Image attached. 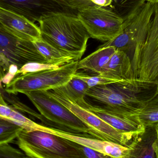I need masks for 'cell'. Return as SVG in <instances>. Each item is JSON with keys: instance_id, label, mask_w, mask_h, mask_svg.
<instances>
[{"instance_id": "1", "label": "cell", "mask_w": 158, "mask_h": 158, "mask_svg": "<svg viewBox=\"0 0 158 158\" xmlns=\"http://www.w3.org/2000/svg\"><path fill=\"white\" fill-rule=\"evenodd\" d=\"M158 94V81L135 79L91 87L85 96L118 113L132 116Z\"/></svg>"}, {"instance_id": "2", "label": "cell", "mask_w": 158, "mask_h": 158, "mask_svg": "<svg viewBox=\"0 0 158 158\" xmlns=\"http://www.w3.org/2000/svg\"><path fill=\"white\" fill-rule=\"evenodd\" d=\"M42 39L80 60L90 36L77 15L56 13L39 21Z\"/></svg>"}, {"instance_id": "3", "label": "cell", "mask_w": 158, "mask_h": 158, "mask_svg": "<svg viewBox=\"0 0 158 158\" xmlns=\"http://www.w3.org/2000/svg\"><path fill=\"white\" fill-rule=\"evenodd\" d=\"M16 139V144L27 157L84 158L74 142L46 132L23 129Z\"/></svg>"}, {"instance_id": "4", "label": "cell", "mask_w": 158, "mask_h": 158, "mask_svg": "<svg viewBox=\"0 0 158 158\" xmlns=\"http://www.w3.org/2000/svg\"><path fill=\"white\" fill-rule=\"evenodd\" d=\"M24 94L44 118L46 124L68 132L94 138L90 135L88 127L67 108L52 97L48 91H31Z\"/></svg>"}, {"instance_id": "5", "label": "cell", "mask_w": 158, "mask_h": 158, "mask_svg": "<svg viewBox=\"0 0 158 158\" xmlns=\"http://www.w3.org/2000/svg\"><path fill=\"white\" fill-rule=\"evenodd\" d=\"M78 62H69L57 69L16 75L6 85L5 91L17 95L31 91H49L63 86L78 71Z\"/></svg>"}, {"instance_id": "6", "label": "cell", "mask_w": 158, "mask_h": 158, "mask_svg": "<svg viewBox=\"0 0 158 158\" xmlns=\"http://www.w3.org/2000/svg\"><path fill=\"white\" fill-rule=\"evenodd\" d=\"M49 94L67 108L88 127L94 138L109 141L128 147L134 136L123 133L111 127L98 116L71 100L62 86L48 91Z\"/></svg>"}, {"instance_id": "7", "label": "cell", "mask_w": 158, "mask_h": 158, "mask_svg": "<svg viewBox=\"0 0 158 158\" xmlns=\"http://www.w3.org/2000/svg\"><path fill=\"white\" fill-rule=\"evenodd\" d=\"M155 2H146L131 17L123 21L121 32L98 47L114 46L132 57L135 50L143 43L150 26Z\"/></svg>"}, {"instance_id": "8", "label": "cell", "mask_w": 158, "mask_h": 158, "mask_svg": "<svg viewBox=\"0 0 158 158\" xmlns=\"http://www.w3.org/2000/svg\"><path fill=\"white\" fill-rule=\"evenodd\" d=\"M135 79L158 81V2L143 43L135 50L131 59Z\"/></svg>"}, {"instance_id": "9", "label": "cell", "mask_w": 158, "mask_h": 158, "mask_svg": "<svg viewBox=\"0 0 158 158\" xmlns=\"http://www.w3.org/2000/svg\"><path fill=\"white\" fill-rule=\"evenodd\" d=\"M29 62H47L32 41L19 38L0 23V70L5 74L12 64L20 69Z\"/></svg>"}, {"instance_id": "10", "label": "cell", "mask_w": 158, "mask_h": 158, "mask_svg": "<svg viewBox=\"0 0 158 158\" xmlns=\"http://www.w3.org/2000/svg\"><path fill=\"white\" fill-rule=\"evenodd\" d=\"M77 16L91 38L113 40L121 32L123 19L110 8L94 6L79 11Z\"/></svg>"}, {"instance_id": "11", "label": "cell", "mask_w": 158, "mask_h": 158, "mask_svg": "<svg viewBox=\"0 0 158 158\" xmlns=\"http://www.w3.org/2000/svg\"><path fill=\"white\" fill-rule=\"evenodd\" d=\"M0 7L22 16L33 23L54 13L73 14L53 0H0Z\"/></svg>"}, {"instance_id": "12", "label": "cell", "mask_w": 158, "mask_h": 158, "mask_svg": "<svg viewBox=\"0 0 158 158\" xmlns=\"http://www.w3.org/2000/svg\"><path fill=\"white\" fill-rule=\"evenodd\" d=\"M37 130L46 132L75 143L99 151L110 158H128L130 149L128 147L109 141L78 135L52 127L38 124Z\"/></svg>"}, {"instance_id": "13", "label": "cell", "mask_w": 158, "mask_h": 158, "mask_svg": "<svg viewBox=\"0 0 158 158\" xmlns=\"http://www.w3.org/2000/svg\"><path fill=\"white\" fill-rule=\"evenodd\" d=\"M81 106L98 116L116 130L134 137L144 130L145 127L133 116L118 113L106 106L94 105L85 101Z\"/></svg>"}, {"instance_id": "14", "label": "cell", "mask_w": 158, "mask_h": 158, "mask_svg": "<svg viewBox=\"0 0 158 158\" xmlns=\"http://www.w3.org/2000/svg\"><path fill=\"white\" fill-rule=\"evenodd\" d=\"M0 23L8 31L23 40L32 42L41 38L40 27L35 23L1 7Z\"/></svg>"}, {"instance_id": "15", "label": "cell", "mask_w": 158, "mask_h": 158, "mask_svg": "<svg viewBox=\"0 0 158 158\" xmlns=\"http://www.w3.org/2000/svg\"><path fill=\"white\" fill-rule=\"evenodd\" d=\"M128 147V158H158V137L156 125L147 126L135 136Z\"/></svg>"}, {"instance_id": "16", "label": "cell", "mask_w": 158, "mask_h": 158, "mask_svg": "<svg viewBox=\"0 0 158 158\" xmlns=\"http://www.w3.org/2000/svg\"><path fill=\"white\" fill-rule=\"evenodd\" d=\"M99 75L118 81L135 79L131 58L119 50H116Z\"/></svg>"}, {"instance_id": "17", "label": "cell", "mask_w": 158, "mask_h": 158, "mask_svg": "<svg viewBox=\"0 0 158 158\" xmlns=\"http://www.w3.org/2000/svg\"><path fill=\"white\" fill-rule=\"evenodd\" d=\"M116 50L114 46H112L98 47L96 51L78 61V70H82L92 72L95 75L100 74Z\"/></svg>"}, {"instance_id": "18", "label": "cell", "mask_w": 158, "mask_h": 158, "mask_svg": "<svg viewBox=\"0 0 158 158\" xmlns=\"http://www.w3.org/2000/svg\"><path fill=\"white\" fill-rule=\"evenodd\" d=\"M32 42L48 63H69L79 61L74 57L65 53L51 45L41 38L33 41Z\"/></svg>"}, {"instance_id": "19", "label": "cell", "mask_w": 158, "mask_h": 158, "mask_svg": "<svg viewBox=\"0 0 158 158\" xmlns=\"http://www.w3.org/2000/svg\"><path fill=\"white\" fill-rule=\"evenodd\" d=\"M144 127L158 123V94L152 98L138 113L132 115Z\"/></svg>"}, {"instance_id": "20", "label": "cell", "mask_w": 158, "mask_h": 158, "mask_svg": "<svg viewBox=\"0 0 158 158\" xmlns=\"http://www.w3.org/2000/svg\"><path fill=\"white\" fill-rule=\"evenodd\" d=\"M62 87L68 96L80 106L85 101V96L90 88L84 81L73 77Z\"/></svg>"}, {"instance_id": "21", "label": "cell", "mask_w": 158, "mask_h": 158, "mask_svg": "<svg viewBox=\"0 0 158 158\" xmlns=\"http://www.w3.org/2000/svg\"><path fill=\"white\" fill-rule=\"evenodd\" d=\"M111 9L123 21L134 15L145 3V0H111Z\"/></svg>"}, {"instance_id": "22", "label": "cell", "mask_w": 158, "mask_h": 158, "mask_svg": "<svg viewBox=\"0 0 158 158\" xmlns=\"http://www.w3.org/2000/svg\"><path fill=\"white\" fill-rule=\"evenodd\" d=\"M22 129L14 122L0 117V143H12Z\"/></svg>"}, {"instance_id": "23", "label": "cell", "mask_w": 158, "mask_h": 158, "mask_svg": "<svg viewBox=\"0 0 158 158\" xmlns=\"http://www.w3.org/2000/svg\"><path fill=\"white\" fill-rule=\"evenodd\" d=\"M0 92L2 94V96L6 102H8L11 104L12 107L16 110H20L24 113H26L34 117L38 118L41 121L44 123H45L46 121L44 117L41 114H39L35 110L31 109L26 105L24 103L21 102L20 99L16 96V95L14 94L9 93L6 92L3 89V87L0 88Z\"/></svg>"}, {"instance_id": "24", "label": "cell", "mask_w": 158, "mask_h": 158, "mask_svg": "<svg viewBox=\"0 0 158 158\" xmlns=\"http://www.w3.org/2000/svg\"><path fill=\"white\" fill-rule=\"evenodd\" d=\"M68 63H51L41 62H29L19 69L17 75H24L28 73L38 72L42 70H56Z\"/></svg>"}, {"instance_id": "25", "label": "cell", "mask_w": 158, "mask_h": 158, "mask_svg": "<svg viewBox=\"0 0 158 158\" xmlns=\"http://www.w3.org/2000/svg\"><path fill=\"white\" fill-rule=\"evenodd\" d=\"M73 77L81 79L87 83L90 88L98 85L111 84L121 81L114 79L107 78L99 74L92 76L85 73L77 72V71L73 75Z\"/></svg>"}, {"instance_id": "26", "label": "cell", "mask_w": 158, "mask_h": 158, "mask_svg": "<svg viewBox=\"0 0 158 158\" xmlns=\"http://www.w3.org/2000/svg\"><path fill=\"white\" fill-rule=\"evenodd\" d=\"M70 11L77 15L79 11L92 6H96L92 0H53Z\"/></svg>"}, {"instance_id": "27", "label": "cell", "mask_w": 158, "mask_h": 158, "mask_svg": "<svg viewBox=\"0 0 158 158\" xmlns=\"http://www.w3.org/2000/svg\"><path fill=\"white\" fill-rule=\"evenodd\" d=\"M27 157L23 152L12 147L9 143H0V158H23Z\"/></svg>"}, {"instance_id": "28", "label": "cell", "mask_w": 158, "mask_h": 158, "mask_svg": "<svg viewBox=\"0 0 158 158\" xmlns=\"http://www.w3.org/2000/svg\"><path fill=\"white\" fill-rule=\"evenodd\" d=\"M75 145L77 148L81 152L84 158H110L107 155H105L99 151L90 147L81 145L75 143Z\"/></svg>"}, {"instance_id": "29", "label": "cell", "mask_w": 158, "mask_h": 158, "mask_svg": "<svg viewBox=\"0 0 158 158\" xmlns=\"http://www.w3.org/2000/svg\"><path fill=\"white\" fill-rule=\"evenodd\" d=\"M19 69V68L16 65L14 64L11 65L9 67L8 71L5 73L4 76L2 78L1 80L2 83L5 85L8 84L17 75Z\"/></svg>"}, {"instance_id": "30", "label": "cell", "mask_w": 158, "mask_h": 158, "mask_svg": "<svg viewBox=\"0 0 158 158\" xmlns=\"http://www.w3.org/2000/svg\"><path fill=\"white\" fill-rule=\"evenodd\" d=\"M13 109L14 108L11 106L0 104V117L8 119Z\"/></svg>"}, {"instance_id": "31", "label": "cell", "mask_w": 158, "mask_h": 158, "mask_svg": "<svg viewBox=\"0 0 158 158\" xmlns=\"http://www.w3.org/2000/svg\"><path fill=\"white\" fill-rule=\"evenodd\" d=\"M5 74L3 72H2V71L0 70V88L2 87V81H1V80H2V78L3 77V76H4Z\"/></svg>"}, {"instance_id": "32", "label": "cell", "mask_w": 158, "mask_h": 158, "mask_svg": "<svg viewBox=\"0 0 158 158\" xmlns=\"http://www.w3.org/2000/svg\"><path fill=\"white\" fill-rule=\"evenodd\" d=\"M146 2H158V0H145Z\"/></svg>"}, {"instance_id": "33", "label": "cell", "mask_w": 158, "mask_h": 158, "mask_svg": "<svg viewBox=\"0 0 158 158\" xmlns=\"http://www.w3.org/2000/svg\"><path fill=\"white\" fill-rule=\"evenodd\" d=\"M156 127L157 131L158 137V123L156 125Z\"/></svg>"}]
</instances>
